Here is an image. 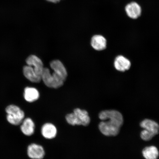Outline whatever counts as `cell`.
<instances>
[{"label":"cell","mask_w":159,"mask_h":159,"mask_svg":"<svg viewBox=\"0 0 159 159\" xmlns=\"http://www.w3.org/2000/svg\"><path fill=\"white\" fill-rule=\"evenodd\" d=\"M99 118L102 121L98 126L102 134L108 136H115L118 134L124 123L122 115L120 112L116 110L102 111L99 113Z\"/></svg>","instance_id":"1"},{"label":"cell","mask_w":159,"mask_h":159,"mask_svg":"<svg viewBox=\"0 0 159 159\" xmlns=\"http://www.w3.org/2000/svg\"><path fill=\"white\" fill-rule=\"evenodd\" d=\"M66 119L69 124L72 126L77 125L86 126L90 122L88 112L79 108L75 109L73 113L67 115Z\"/></svg>","instance_id":"2"},{"label":"cell","mask_w":159,"mask_h":159,"mask_svg":"<svg viewBox=\"0 0 159 159\" xmlns=\"http://www.w3.org/2000/svg\"><path fill=\"white\" fill-rule=\"evenodd\" d=\"M41 80L47 87L57 89L62 86L64 81L59 75L53 72L51 74L49 70L47 68L43 69L41 75Z\"/></svg>","instance_id":"3"},{"label":"cell","mask_w":159,"mask_h":159,"mask_svg":"<svg viewBox=\"0 0 159 159\" xmlns=\"http://www.w3.org/2000/svg\"><path fill=\"white\" fill-rule=\"evenodd\" d=\"M7 119L10 124L18 125L21 124L25 118V113L18 107L10 105L6 109Z\"/></svg>","instance_id":"4"},{"label":"cell","mask_w":159,"mask_h":159,"mask_svg":"<svg viewBox=\"0 0 159 159\" xmlns=\"http://www.w3.org/2000/svg\"><path fill=\"white\" fill-rule=\"evenodd\" d=\"M125 10L126 15L131 19H138L142 14V7L136 2H132L127 4Z\"/></svg>","instance_id":"5"},{"label":"cell","mask_w":159,"mask_h":159,"mask_svg":"<svg viewBox=\"0 0 159 159\" xmlns=\"http://www.w3.org/2000/svg\"><path fill=\"white\" fill-rule=\"evenodd\" d=\"M45 151L43 147L36 144H32L28 147L27 154L32 159H42L45 156Z\"/></svg>","instance_id":"6"},{"label":"cell","mask_w":159,"mask_h":159,"mask_svg":"<svg viewBox=\"0 0 159 159\" xmlns=\"http://www.w3.org/2000/svg\"><path fill=\"white\" fill-rule=\"evenodd\" d=\"M28 65L33 67L37 75L41 76L44 67L42 61L35 55L30 56L26 61Z\"/></svg>","instance_id":"7"},{"label":"cell","mask_w":159,"mask_h":159,"mask_svg":"<svg viewBox=\"0 0 159 159\" xmlns=\"http://www.w3.org/2000/svg\"><path fill=\"white\" fill-rule=\"evenodd\" d=\"M140 126L147 132L154 136L158 134L159 125L154 121L149 119H145L140 124Z\"/></svg>","instance_id":"8"},{"label":"cell","mask_w":159,"mask_h":159,"mask_svg":"<svg viewBox=\"0 0 159 159\" xmlns=\"http://www.w3.org/2000/svg\"><path fill=\"white\" fill-rule=\"evenodd\" d=\"M50 66L54 72L59 75L64 81L67 77L66 70L62 63L59 60H54L50 63Z\"/></svg>","instance_id":"9"},{"label":"cell","mask_w":159,"mask_h":159,"mask_svg":"<svg viewBox=\"0 0 159 159\" xmlns=\"http://www.w3.org/2000/svg\"><path fill=\"white\" fill-rule=\"evenodd\" d=\"M131 65L130 61L123 56H118L115 59L114 66L118 71H125L128 70Z\"/></svg>","instance_id":"10"},{"label":"cell","mask_w":159,"mask_h":159,"mask_svg":"<svg viewBox=\"0 0 159 159\" xmlns=\"http://www.w3.org/2000/svg\"><path fill=\"white\" fill-rule=\"evenodd\" d=\"M57 129L51 123H46L43 125L41 128V134L44 138L51 139L54 138L57 134Z\"/></svg>","instance_id":"11"},{"label":"cell","mask_w":159,"mask_h":159,"mask_svg":"<svg viewBox=\"0 0 159 159\" xmlns=\"http://www.w3.org/2000/svg\"><path fill=\"white\" fill-rule=\"evenodd\" d=\"M21 124V130L24 134L27 136H30L33 134L35 126L34 122L31 118H26L23 120Z\"/></svg>","instance_id":"12"},{"label":"cell","mask_w":159,"mask_h":159,"mask_svg":"<svg viewBox=\"0 0 159 159\" xmlns=\"http://www.w3.org/2000/svg\"><path fill=\"white\" fill-rule=\"evenodd\" d=\"M91 45L97 51H102L106 48L107 40L101 35H95L91 39Z\"/></svg>","instance_id":"13"},{"label":"cell","mask_w":159,"mask_h":159,"mask_svg":"<svg viewBox=\"0 0 159 159\" xmlns=\"http://www.w3.org/2000/svg\"><path fill=\"white\" fill-rule=\"evenodd\" d=\"M23 74L25 77L31 82L38 83L41 80V76L37 75L33 67L30 66H25L23 67Z\"/></svg>","instance_id":"14"},{"label":"cell","mask_w":159,"mask_h":159,"mask_svg":"<svg viewBox=\"0 0 159 159\" xmlns=\"http://www.w3.org/2000/svg\"><path fill=\"white\" fill-rule=\"evenodd\" d=\"M39 96V91L34 88L27 87L25 89L24 98L27 102H34L38 99Z\"/></svg>","instance_id":"15"},{"label":"cell","mask_w":159,"mask_h":159,"mask_svg":"<svg viewBox=\"0 0 159 159\" xmlns=\"http://www.w3.org/2000/svg\"><path fill=\"white\" fill-rule=\"evenodd\" d=\"M142 154L146 159H157L159 156L157 148L154 146L146 147L143 150Z\"/></svg>","instance_id":"16"},{"label":"cell","mask_w":159,"mask_h":159,"mask_svg":"<svg viewBox=\"0 0 159 159\" xmlns=\"http://www.w3.org/2000/svg\"><path fill=\"white\" fill-rule=\"evenodd\" d=\"M140 136L141 138L143 140L148 141L151 140L153 137L154 136L147 132L146 131L143 130L141 133Z\"/></svg>","instance_id":"17"},{"label":"cell","mask_w":159,"mask_h":159,"mask_svg":"<svg viewBox=\"0 0 159 159\" xmlns=\"http://www.w3.org/2000/svg\"><path fill=\"white\" fill-rule=\"evenodd\" d=\"M47 1L51 2L56 3L58 2L61 1V0H47Z\"/></svg>","instance_id":"18"}]
</instances>
